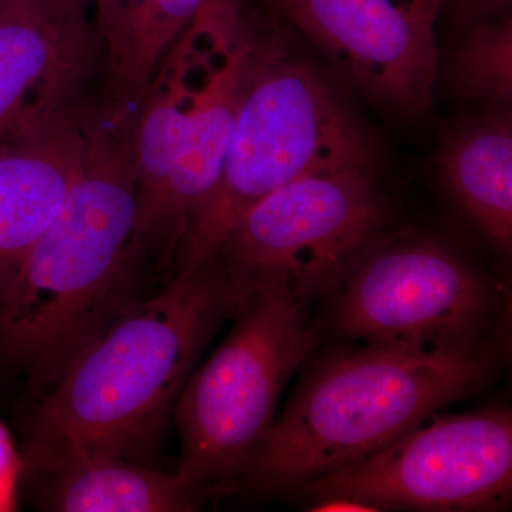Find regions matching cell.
<instances>
[{"instance_id": "obj_1", "label": "cell", "mask_w": 512, "mask_h": 512, "mask_svg": "<svg viewBox=\"0 0 512 512\" xmlns=\"http://www.w3.org/2000/svg\"><path fill=\"white\" fill-rule=\"evenodd\" d=\"M137 113L93 106L82 167L57 212L0 285V352L40 383L137 301Z\"/></svg>"}, {"instance_id": "obj_2", "label": "cell", "mask_w": 512, "mask_h": 512, "mask_svg": "<svg viewBox=\"0 0 512 512\" xmlns=\"http://www.w3.org/2000/svg\"><path fill=\"white\" fill-rule=\"evenodd\" d=\"M238 302L217 262L175 271L86 346L29 424L23 470L89 454L140 457L163 429L205 345Z\"/></svg>"}, {"instance_id": "obj_3", "label": "cell", "mask_w": 512, "mask_h": 512, "mask_svg": "<svg viewBox=\"0 0 512 512\" xmlns=\"http://www.w3.org/2000/svg\"><path fill=\"white\" fill-rule=\"evenodd\" d=\"M494 355L372 348L320 363L256 448L242 480L288 493L373 456L417 421L483 386Z\"/></svg>"}, {"instance_id": "obj_4", "label": "cell", "mask_w": 512, "mask_h": 512, "mask_svg": "<svg viewBox=\"0 0 512 512\" xmlns=\"http://www.w3.org/2000/svg\"><path fill=\"white\" fill-rule=\"evenodd\" d=\"M372 134L319 73L259 46L217 187L192 221L174 272L211 261L231 228L284 185L322 171L377 165Z\"/></svg>"}, {"instance_id": "obj_5", "label": "cell", "mask_w": 512, "mask_h": 512, "mask_svg": "<svg viewBox=\"0 0 512 512\" xmlns=\"http://www.w3.org/2000/svg\"><path fill=\"white\" fill-rule=\"evenodd\" d=\"M375 170L305 175L252 207L214 256L238 306L256 293L305 306L335 291L382 239L389 220Z\"/></svg>"}, {"instance_id": "obj_6", "label": "cell", "mask_w": 512, "mask_h": 512, "mask_svg": "<svg viewBox=\"0 0 512 512\" xmlns=\"http://www.w3.org/2000/svg\"><path fill=\"white\" fill-rule=\"evenodd\" d=\"M303 308L275 293L248 296L220 349L185 382L173 412L178 473L205 494L242 480L274 424L286 382L315 349Z\"/></svg>"}, {"instance_id": "obj_7", "label": "cell", "mask_w": 512, "mask_h": 512, "mask_svg": "<svg viewBox=\"0 0 512 512\" xmlns=\"http://www.w3.org/2000/svg\"><path fill=\"white\" fill-rule=\"evenodd\" d=\"M343 336L410 355H493L498 288L439 242L380 239L335 289Z\"/></svg>"}, {"instance_id": "obj_8", "label": "cell", "mask_w": 512, "mask_h": 512, "mask_svg": "<svg viewBox=\"0 0 512 512\" xmlns=\"http://www.w3.org/2000/svg\"><path fill=\"white\" fill-rule=\"evenodd\" d=\"M373 511H497L512 493V417L505 409L423 417L373 456L302 485Z\"/></svg>"}, {"instance_id": "obj_9", "label": "cell", "mask_w": 512, "mask_h": 512, "mask_svg": "<svg viewBox=\"0 0 512 512\" xmlns=\"http://www.w3.org/2000/svg\"><path fill=\"white\" fill-rule=\"evenodd\" d=\"M369 99L407 116L433 104L436 28L450 0H272Z\"/></svg>"}, {"instance_id": "obj_10", "label": "cell", "mask_w": 512, "mask_h": 512, "mask_svg": "<svg viewBox=\"0 0 512 512\" xmlns=\"http://www.w3.org/2000/svg\"><path fill=\"white\" fill-rule=\"evenodd\" d=\"M200 84L194 86L187 134L163 197L134 234L140 261H174L194 218L211 197L227 161L242 94L261 43L235 22H205Z\"/></svg>"}, {"instance_id": "obj_11", "label": "cell", "mask_w": 512, "mask_h": 512, "mask_svg": "<svg viewBox=\"0 0 512 512\" xmlns=\"http://www.w3.org/2000/svg\"><path fill=\"white\" fill-rule=\"evenodd\" d=\"M86 3L0 0V141L82 100L101 46Z\"/></svg>"}, {"instance_id": "obj_12", "label": "cell", "mask_w": 512, "mask_h": 512, "mask_svg": "<svg viewBox=\"0 0 512 512\" xmlns=\"http://www.w3.org/2000/svg\"><path fill=\"white\" fill-rule=\"evenodd\" d=\"M92 110L76 101L0 141V285L62 208L82 167Z\"/></svg>"}, {"instance_id": "obj_13", "label": "cell", "mask_w": 512, "mask_h": 512, "mask_svg": "<svg viewBox=\"0 0 512 512\" xmlns=\"http://www.w3.org/2000/svg\"><path fill=\"white\" fill-rule=\"evenodd\" d=\"M45 505L57 512H188L204 491L181 473H163L130 458L89 454L50 471Z\"/></svg>"}, {"instance_id": "obj_14", "label": "cell", "mask_w": 512, "mask_h": 512, "mask_svg": "<svg viewBox=\"0 0 512 512\" xmlns=\"http://www.w3.org/2000/svg\"><path fill=\"white\" fill-rule=\"evenodd\" d=\"M441 168L454 197L503 254L512 247V128L488 119L458 131L441 151Z\"/></svg>"}, {"instance_id": "obj_15", "label": "cell", "mask_w": 512, "mask_h": 512, "mask_svg": "<svg viewBox=\"0 0 512 512\" xmlns=\"http://www.w3.org/2000/svg\"><path fill=\"white\" fill-rule=\"evenodd\" d=\"M208 2L136 0L99 28L109 64V106L140 109L165 56Z\"/></svg>"}, {"instance_id": "obj_16", "label": "cell", "mask_w": 512, "mask_h": 512, "mask_svg": "<svg viewBox=\"0 0 512 512\" xmlns=\"http://www.w3.org/2000/svg\"><path fill=\"white\" fill-rule=\"evenodd\" d=\"M448 83L461 99L510 103L512 97V23L473 26L451 57Z\"/></svg>"}, {"instance_id": "obj_17", "label": "cell", "mask_w": 512, "mask_h": 512, "mask_svg": "<svg viewBox=\"0 0 512 512\" xmlns=\"http://www.w3.org/2000/svg\"><path fill=\"white\" fill-rule=\"evenodd\" d=\"M23 474V461L12 436L0 420V512L18 507V487Z\"/></svg>"}, {"instance_id": "obj_18", "label": "cell", "mask_w": 512, "mask_h": 512, "mask_svg": "<svg viewBox=\"0 0 512 512\" xmlns=\"http://www.w3.org/2000/svg\"><path fill=\"white\" fill-rule=\"evenodd\" d=\"M309 507L315 512H375L369 505L342 497L318 498Z\"/></svg>"}, {"instance_id": "obj_19", "label": "cell", "mask_w": 512, "mask_h": 512, "mask_svg": "<svg viewBox=\"0 0 512 512\" xmlns=\"http://www.w3.org/2000/svg\"><path fill=\"white\" fill-rule=\"evenodd\" d=\"M97 5V29L107 25L136 0H94Z\"/></svg>"}, {"instance_id": "obj_20", "label": "cell", "mask_w": 512, "mask_h": 512, "mask_svg": "<svg viewBox=\"0 0 512 512\" xmlns=\"http://www.w3.org/2000/svg\"><path fill=\"white\" fill-rule=\"evenodd\" d=\"M245 0H210L201 12L214 16H237Z\"/></svg>"}, {"instance_id": "obj_21", "label": "cell", "mask_w": 512, "mask_h": 512, "mask_svg": "<svg viewBox=\"0 0 512 512\" xmlns=\"http://www.w3.org/2000/svg\"><path fill=\"white\" fill-rule=\"evenodd\" d=\"M461 8L473 15H487V13L497 12L503 9L510 0H457Z\"/></svg>"}, {"instance_id": "obj_22", "label": "cell", "mask_w": 512, "mask_h": 512, "mask_svg": "<svg viewBox=\"0 0 512 512\" xmlns=\"http://www.w3.org/2000/svg\"><path fill=\"white\" fill-rule=\"evenodd\" d=\"M77 2L86 3L87 5V3L92 2V0H77Z\"/></svg>"}]
</instances>
